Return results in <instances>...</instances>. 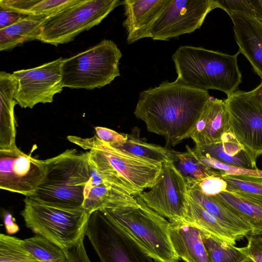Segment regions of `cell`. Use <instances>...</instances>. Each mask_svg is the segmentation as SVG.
<instances>
[{
    "instance_id": "cell-14",
    "label": "cell",
    "mask_w": 262,
    "mask_h": 262,
    "mask_svg": "<svg viewBox=\"0 0 262 262\" xmlns=\"http://www.w3.org/2000/svg\"><path fill=\"white\" fill-rule=\"evenodd\" d=\"M46 169L42 160L22 152L17 147L0 150V188L32 195L43 180Z\"/></svg>"
},
{
    "instance_id": "cell-23",
    "label": "cell",
    "mask_w": 262,
    "mask_h": 262,
    "mask_svg": "<svg viewBox=\"0 0 262 262\" xmlns=\"http://www.w3.org/2000/svg\"><path fill=\"white\" fill-rule=\"evenodd\" d=\"M47 16L28 15L15 24L0 30V51H7L37 39Z\"/></svg>"
},
{
    "instance_id": "cell-13",
    "label": "cell",
    "mask_w": 262,
    "mask_h": 262,
    "mask_svg": "<svg viewBox=\"0 0 262 262\" xmlns=\"http://www.w3.org/2000/svg\"><path fill=\"white\" fill-rule=\"evenodd\" d=\"M59 57L38 67L13 72L17 82L14 99L22 108H32L39 103H51L63 89Z\"/></svg>"
},
{
    "instance_id": "cell-8",
    "label": "cell",
    "mask_w": 262,
    "mask_h": 262,
    "mask_svg": "<svg viewBox=\"0 0 262 262\" xmlns=\"http://www.w3.org/2000/svg\"><path fill=\"white\" fill-rule=\"evenodd\" d=\"M120 5L119 0H77L47 16L37 40L56 46L69 42L80 33L99 25Z\"/></svg>"
},
{
    "instance_id": "cell-25",
    "label": "cell",
    "mask_w": 262,
    "mask_h": 262,
    "mask_svg": "<svg viewBox=\"0 0 262 262\" xmlns=\"http://www.w3.org/2000/svg\"><path fill=\"white\" fill-rule=\"evenodd\" d=\"M201 232L211 262H242L248 256L244 247H237L207 233Z\"/></svg>"
},
{
    "instance_id": "cell-37",
    "label": "cell",
    "mask_w": 262,
    "mask_h": 262,
    "mask_svg": "<svg viewBox=\"0 0 262 262\" xmlns=\"http://www.w3.org/2000/svg\"><path fill=\"white\" fill-rule=\"evenodd\" d=\"M4 223L6 231L9 234L15 233L19 230L18 226L14 222L12 215L9 213H7L5 214Z\"/></svg>"
},
{
    "instance_id": "cell-15",
    "label": "cell",
    "mask_w": 262,
    "mask_h": 262,
    "mask_svg": "<svg viewBox=\"0 0 262 262\" xmlns=\"http://www.w3.org/2000/svg\"><path fill=\"white\" fill-rule=\"evenodd\" d=\"M232 20L240 53L262 80V22L240 12H226Z\"/></svg>"
},
{
    "instance_id": "cell-31",
    "label": "cell",
    "mask_w": 262,
    "mask_h": 262,
    "mask_svg": "<svg viewBox=\"0 0 262 262\" xmlns=\"http://www.w3.org/2000/svg\"><path fill=\"white\" fill-rule=\"evenodd\" d=\"M222 9L247 14L262 22V0H217Z\"/></svg>"
},
{
    "instance_id": "cell-3",
    "label": "cell",
    "mask_w": 262,
    "mask_h": 262,
    "mask_svg": "<svg viewBox=\"0 0 262 262\" xmlns=\"http://www.w3.org/2000/svg\"><path fill=\"white\" fill-rule=\"evenodd\" d=\"M239 53L238 51L229 55L202 47L181 46L172 56L176 80L206 91L219 90L228 97L242 82L237 64Z\"/></svg>"
},
{
    "instance_id": "cell-16",
    "label": "cell",
    "mask_w": 262,
    "mask_h": 262,
    "mask_svg": "<svg viewBox=\"0 0 262 262\" xmlns=\"http://www.w3.org/2000/svg\"><path fill=\"white\" fill-rule=\"evenodd\" d=\"M230 130L229 114L225 101L210 97L190 138L196 146L208 145L221 141L222 136Z\"/></svg>"
},
{
    "instance_id": "cell-6",
    "label": "cell",
    "mask_w": 262,
    "mask_h": 262,
    "mask_svg": "<svg viewBox=\"0 0 262 262\" xmlns=\"http://www.w3.org/2000/svg\"><path fill=\"white\" fill-rule=\"evenodd\" d=\"M20 212L26 226L51 242L64 253L84 238L91 214L83 207L67 209L48 205L26 197Z\"/></svg>"
},
{
    "instance_id": "cell-38",
    "label": "cell",
    "mask_w": 262,
    "mask_h": 262,
    "mask_svg": "<svg viewBox=\"0 0 262 262\" xmlns=\"http://www.w3.org/2000/svg\"><path fill=\"white\" fill-rule=\"evenodd\" d=\"M249 93L252 97L262 106V80L256 88L249 91Z\"/></svg>"
},
{
    "instance_id": "cell-17",
    "label": "cell",
    "mask_w": 262,
    "mask_h": 262,
    "mask_svg": "<svg viewBox=\"0 0 262 262\" xmlns=\"http://www.w3.org/2000/svg\"><path fill=\"white\" fill-rule=\"evenodd\" d=\"M168 0H123L125 19L123 26L127 42L133 43L147 38L148 31Z\"/></svg>"
},
{
    "instance_id": "cell-2",
    "label": "cell",
    "mask_w": 262,
    "mask_h": 262,
    "mask_svg": "<svg viewBox=\"0 0 262 262\" xmlns=\"http://www.w3.org/2000/svg\"><path fill=\"white\" fill-rule=\"evenodd\" d=\"M68 139L87 152L89 161L111 187L136 196L155 184L162 166L132 156L100 140L96 135L82 138L69 136Z\"/></svg>"
},
{
    "instance_id": "cell-9",
    "label": "cell",
    "mask_w": 262,
    "mask_h": 262,
    "mask_svg": "<svg viewBox=\"0 0 262 262\" xmlns=\"http://www.w3.org/2000/svg\"><path fill=\"white\" fill-rule=\"evenodd\" d=\"M85 235L101 262H159L100 210L91 214Z\"/></svg>"
},
{
    "instance_id": "cell-41",
    "label": "cell",
    "mask_w": 262,
    "mask_h": 262,
    "mask_svg": "<svg viewBox=\"0 0 262 262\" xmlns=\"http://www.w3.org/2000/svg\"><path fill=\"white\" fill-rule=\"evenodd\" d=\"M252 235L257 237V238H258L259 239H260L262 241V233L257 234H252Z\"/></svg>"
},
{
    "instance_id": "cell-5",
    "label": "cell",
    "mask_w": 262,
    "mask_h": 262,
    "mask_svg": "<svg viewBox=\"0 0 262 262\" xmlns=\"http://www.w3.org/2000/svg\"><path fill=\"white\" fill-rule=\"evenodd\" d=\"M136 205L104 208L103 212L148 256L159 262H177L179 257L169 234L170 222L151 209L138 195Z\"/></svg>"
},
{
    "instance_id": "cell-4",
    "label": "cell",
    "mask_w": 262,
    "mask_h": 262,
    "mask_svg": "<svg viewBox=\"0 0 262 262\" xmlns=\"http://www.w3.org/2000/svg\"><path fill=\"white\" fill-rule=\"evenodd\" d=\"M42 161L45 177L34 193L28 198L60 208L82 207L84 189L90 177L87 152L67 149Z\"/></svg>"
},
{
    "instance_id": "cell-26",
    "label": "cell",
    "mask_w": 262,
    "mask_h": 262,
    "mask_svg": "<svg viewBox=\"0 0 262 262\" xmlns=\"http://www.w3.org/2000/svg\"><path fill=\"white\" fill-rule=\"evenodd\" d=\"M185 152L176 151L173 161L175 166L185 179L186 184L213 175H222L219 171L201 163L193 155L191 148L186 145Z\"/></svg>"
},
{
    "instance_id": "cell-35",
    "label": "cell",
    "mask_w": 262,
    "mask_h": 262,
    "mask_svg": "<svg viewBox=\"0 0 262 262\" xmlns=\"http://www.w3.org/2000/svg\"><path fill=\"white\" fill-rule=\"evenodd\" d=\"M27 16L28 15L0 8V30L15 24Z\"/></svg>"
},
{
    "instance_id": "cell-12",
    "label": "cell",
    "mask_w": 262,
    "mask_h": 262,
    "mask_svg": "<svg viewBox=\"0 0 262 262\" xmlns=\"http://www.w3.org/2000/svg\"><path fill=\"white\" fill-rule=\"evenodd\" d=\"M224 101L231 132L256 162L262 155V106L249 92L240 90Z\"/></svg>"
},
{
    "instance_id": "cell-21",
    "label": "cell",
    "mask_w": 262,
    "mask_h": 262,
    "mask_svg": "<svg viewBox=\"0 0 262 262\" xmlns=\"http://www.w3.org/2000/svg\"><path fill=\"white\" fill-rule=\"evenodd\" d=\"M194 148L231 166L247 169H258L256 162L231 130L225 133L218 143L208 145H195Z\"/></svg>"
},
{
    "instance_id": "cell-7",
    "label": "cell",
    "mask_w": 262,
    "mask_h": 262,
    "mask_svg": "<svg viewBox=\"0 0 262 262\" xmlns=\"http://www.w3.org/2000/svg\"><path fill=\"white\" fill-rule=\"evenodd\" d=\"M122 56L113 41L104 39L64 58L61 65L62 86L92 90L110 84L120 75L119 64Z\"/></svg>"
},
{
    "instance_id": "cell-27",
    "label": "cell",
    "mask_w": 262,
    "mask_h": 262,
    "mask_svg": "<svg viewBox=\"0 0 262 262\" xmlns=\"http://www.w3.org/2000/svg\"><path fill=\"white\" fill-rule=\"evenodd\" d=\"M23 244L41 262H68L66 254L54 244L39 235L23 239Z\"/></svg>"
},
{
    "instance_id": "cell-33",
    "label": "cell",
    "mask_w": 262,
    "mask_h": 262,
    "mask_svg": "<svg viewBox=\"0 0 262 262\" xmlns=\"http://www.w3.org/2000/svg\"><path fill=\"white\" fill-rule=\"evenodd\" d=\"M96 136L101 141L113 147L124 144L127 139L126 134H121L111 129L103 127H96Z\"/></svg>"
},
{
    "instance_id": "cell-1",
    "label": "cell",
    "mask_w": 262,
    "mask_h": 262,
    "mask_svg": "<svg viewBox=\"0 0 262 262\" xmlns=\"http://www.w3.org/2000/svg\"><path fill=\"white\" fill-rule=\"evenodd\" d=\"M210 97L208 91L165 81L139 94L134 114L167 146H175L190 137Z\"/></svg>"
},
{
    "instance_id": "cell-22",
    "label": "cell",
    "mask_w": 262,
    "mask_h": 262,
    "mask_svg": "<svg viewBox=\"0 0 262 262\" xmlns=\"http://www.w3.org/2000/svg\"><path fill=\"white\" fill-rule=\"evenodd\" d=\"M215 196L251 225L250 234L262 233V198L228 191Z\"/></svg>"
},
{
    "instance_id": "cell-32",
    "label": "cell",
    "mask_w": 262,
    "mask_h": 262,
    "mask_svg": "<svg viewBox=\"0 0 262 262\" xmlns=\"http://www.w3.org/2000/svg\"><path fill=\"white\" fill-rule=\"evenodd\" d=\"M186 184L187 189L197 190L208 196H215L227 191V183L221 175L211 176Z\"/></svg>"
},
{
    "instance_id": "cell-40",
    "label": "cell",
    "mask_w": 262,
    "mask_h": 262,
    "mask_svg": "<svg viewBox=\"0 0 262 262\" xmlns=\"http://www.w3.org/2000/svg\"><path fill=\"white\" fill-rule=\"evenodd\" d=\"M254 177L262 178V170L258 169Z\"/></svg>"
},
{
    "instance_id": "cell-18",
    "label": "cell",
    "mask_w": 262,
    "mask_h": 262,
    "mask_svg": "<svg viewBox=\"0 0 262 262\" xmlns=\"http://www.w3.org/2000/svg\"><path fill=\"white\" fill-rule=\"evenodd\" d=\"M17 84V80L12 74L0 72V150L17 147L14 114V106L17 103L14 98Z\"/></svg>"
},
{
    "instance_id": "cell-11",
    "label": "cell",
    "mask_w": 262,
    "mask_h": 262,
    "mask_svg": "<svg viewBox=\"0 0 262 262\" xmlns=\"http://www.w3.org/2000/svg\"><path fill=\"white\" fill-rule=\"evenodd\" d=\"M188 189L184 177L173 161L162 163L150 190L139 194L146 205L170 223L184 221L188 208Z\"/></svg>"
},
{
    "instance_id": "cell-34",
    "label": "cell",
    "mask_w": 262,
    "mask_h": 262,
    "mask_svg": "<svg viewBox=\"0 0 262 262\" xmlns=\"http://www.w3.org/2000/svg\"><path fill=\"white\" fill-rule=\"evenodd\" d=\"M247 237L248 244L244 247L247 255L256 262H262V241L250 234Z\"/></svg>"
},
{
    "instance_id": "cell-36",
    "label": "cell",
    "mask_w": 262,
    "mask_h": 262,
    "mask_svg": "<svg viewBox=\"0 0 262 262\" xmlns=\"http://www.w3.org/2000/svg\"><path fill=\"white\" fill-rule=\"evenodd\" d=\"M84 238L80 240L78 245L66 253L68 262H91L84 245Z\"/></svg>"
},
{
    "instance_id": "cell-39",
    "label": "cell",
    "mask_w": 262,
    "mask_h": 262,
    "mask_svg": "<svg viewBox=\"0 0 262 262\" xmlns=\"http://www.w3.org/2000/svg\"><path fill=\"white\" fill-rule=\"evenodd\" d=\"M242 262H256L250 256H248Z\"/></svg>"
},
{
    "instance_id": "cell-30",
    "label": "cell",
    "mask_w": 262,
    "mask_h": 262,
    "mask_svg": "<svg viewBox=\"0 0 262 262\" xmlns=\"http://www.w3.org/2000/svg\"><path fill=\"white\" fill-rule=\"evenodd\" d=\"M77 0H29L25 14L48 16L60 11Z\"/></svg>"
},
{
    "instance_id": "cell-28",
    "label": "cell",
    "mask_w": 262,
    "mask_h": 262,
    "mask_svg": "<svg viewBox=\"0 0 262 262\" xmlns=\"http://www.w3.org/2000/svg\"><path fill=\"white\" fill-rule=\"evenodd\" d=\"M37 259L23 246V239L1 233L0 262H36Z\"/></svg>"
},
{
    "instance_id": "cell-24",
    "label": "cell",
    "mask_w": 262,
    "mask_h": 262,
    "mask_svg": "<svg viewBox=\"0 0 262 262\" xmlns=\"http://www.w3.org/2000/svg\"><path fill=\"white\" fill-rule=\"evenodd\" d=\"M127 139L121 145L114 147L120 150L147 161L163 163L173 161L176 151L167 147L149 143L140 137L139 133L133 131L126 134Z\"/></svg>"
},
{
    "instance_id": "cell-42",
    "label": "cell",
    "mask_w": 262,
    "mask_h": 262,
    "mask_svg": "<svg viewBox=\"0 0 262 262\" xmlns=\"http://www.w3.org/2000/svg\"><path fill=\"white\" fill-rule=\"evenodd\" d=\"M36 262H41V261H36Z\"/></svg>"
},
{
    "instance_id": "cell-10",
    "label": "cell",
    "mask_w": 262,
    "mask_h": 262,
    "mask_svg": "<svg viewBox=\"0 0 262 262\" xmlns=\"http://www.w3.org/2000/svg\"><path fill=\"white\" fill-rule=\"evenodd\" d=\"M217 0H168L151 26L147 38L167 41L200 28Z\"/></svg>"
},
{
    "instance_id": "cell-19",
    "label": "cell",
    "mask_w": 262,
    "mask_h": 262,
    "mask_svg": "<svg viewBox=\"0 0 262 262\" xmlns=\"http://www.w3.org/2000/svg\"><path fill=\"white\" fill-rule=\"evenodd\" d=\"M170 238L179 258L185 262H211L201 232L184 222L170 223Z\"/></svg>"
},
{
    "instance_id": "cell-29",
    "label": "cell",
    "mask_w": 262,
    "mask_h": 262,
    "mask_svg": "<svg viewBox=\"0 0 262 262\" xmlns=\"http://www.w3.org/2000/svg\"><path fill=\"white\" fill-rule=\"evenodd\" d=\"M227 190L262 198V178L249 175L223 174Z\"/></svg>"
},
{
    "instance_id": "cell-20",
    "label": "cell",
    "mask_w": 262,
    "mask_h": 262,
    "mask_svg": "<svg viewBox=\"0 0 262 262\" xmlns=\"http://www.w3.org/2000/svg\"><path fill=\"white\" fill-rule=\"evenodd\" d=\"M184 222L223 241L235 245L243 236L208 212L188 193Z\"/></svg>"
}]
</instances>
